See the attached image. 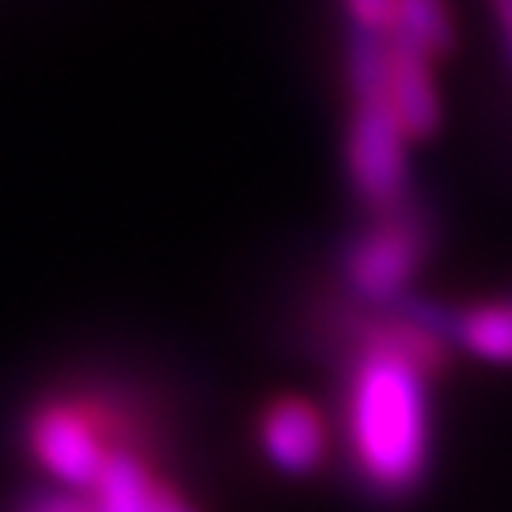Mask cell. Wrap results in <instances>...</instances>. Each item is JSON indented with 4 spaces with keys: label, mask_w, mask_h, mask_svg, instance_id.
I'll return each mask as SVG.
<instances>
[{
    "label": "cell",
    "mask_w": 512,
    "mask_h": 512,
    "mask_svg": "<svg viewBox=\"0 0 512 512\" xmlns=\"http://www.w3.org/2000/svg\"><path fill=\"white\" fill-rule=\"evenodd\" d=\"M456 346L399 300L353 319L342 380L346 456L365 494L403 501L425 486L433 463L429 380Z\"/></svg>",
    "instance_id": "cell-1"
},
{
    "label": "cell",
    "mask_w": 512,
    "mask_h": 512,
    "mask_svg": "<svg viewBox=\"0 0 512 512\" xmlns=\"http://www.w3.org/2000/svg\"><path fill=\"white\" fill-rule=\"evenodd\" d=\"M349 118L346 171L357 198L384 213L410 198V171H406V126L391 103V31L357 27L349 38Z\"/></svg>",
    "instance_id": "cell-2"
},
{
    "label": "cell",
    "mask_w": 512,
    "mask_h": 512,
    "mask_svg": "<svg viewBox=\"0 0 512 512\" xmlns=\"http://www.w3.org/2000/svg\"><path fill=\"white\" fill-rule=\"evenodd\" d=\"M433 251L429 213L410 194L403 205L376 213L365 232L349 239L342 258V281L365 308H391L403 300Z\"/></svg>",
    "instance_id": "cell-3"
},
{
    "label": "cell",
    "mask_w": 512,
    "mask_h": 512,
    "mask_svg": "<svg viewBox=\"0 0 512 512\" xmlns=\"http://www.w3.org/2000/svg\"><path fill=\"white\" fill-rule=\"evenodd\" d=\"M31 452L61 482V486H88L107 467L114 444H107V425L80 403H46L31 421Z\"/></svg>",
    "instance_id": "cell-4"
},
{
    "label": "cell",
    "mask_w": 512,
    "mask_h": 512,
    "mask_svg": "<svg viewBox=\"0 0 512 512\" xmlns=\"http://www.w3.org/2000/svg\"><path fill=\"white\" fill-rule=\"evenodd\" d=\"M262 452L285 475H311L330 448V429L308 399H277L258 421Z\"/></svg>",
    "instance_id": "cell-5"
},
{
    "label": "cell",
    "mask_w": 512,
    "mask_h": 512,
    "mask_svg": "<svg viewBox=\"0 0 512 512\" xmlns=\"http://www.w3.org/2000/svg\"><path fill=\"white\" fill-rule=\"evenodd\" d=\"M92 501L95 512H194L126 444H114L107 467L95 478Z\"/></svg>",
    "instance_id": "cell-6"
},
{
    "label": "cell",
    "mask_w": 512,
    "mask_h": 512,
    "mask_svg": "<svg viewBox=\"0 0 512 512\" xmlns=\"http://www.w3.org/2000/svg\"><path fill=\"white\" fill-rule=\"evenodd\" d=\"M433 54L403 31H391V103L399 110L410 141L433 137L440 126V95L429 69Z\"/></svg>",
    "instance_id": "cell-7"
},
{
    "label": "cell",
    "mask_w": 512,
    "mask_h": 512,
    "mask_svg": "<svg viewBox=\"0 0 512 512\" xmlns=\"http://www.w3.org/2000/svg\"><path fill=\"white\" fill-rule=\"evenodd\" d=\"M452 342H456V349H467L478 361L512 365V296L456 308Z\"/></svg>",
    "instance_id": "cell-8"
},
{
    "label": "cell",
    "mask_w": 512,
    "mask_h": 512,
    "mask_svg": "<svg viewBox=\"0 0 512 512\" xmlns=\"http://www.w3.org/2000/svg\"><path fill=\"white\" fill-rule=\"evenodd\" d=\"M391 31H403L406 38H414L418 46H425L429 54H448L452 38H456L444 0H399Z\"/></svg>",
    "instance_id": "cell-9"
},
{
    "label": "cell",
    "mask_w": 512,
    "mask_h": 512,
    "mask_svg": "<svg viewBox=\"0 0 512 512\" xmlns=\"http://www.w3.org/2000/svg\"><path fill=\"white\" fill-rule=\"evenodd\" d=\"M346 8L357 27L391 31L395 27V12H399V0H346Z\"/></svg>",
    "instance_id": "cell-10"
},
{
    "label": "cell",
    "mask_w": 512,
    "mask_h": 512,
    "mask_svg": "<svg viewBox=\"0 0 512 512\" xmlns=\"http://www.w3.org/2000/svg\"><path fill=\"white\" fill-rule=\"evenodd\" d=\"M19 512H95L92 497H76L69 490H54V494H35L27 497Z\"/></svg>",
    "instance_id": "cell-11"
},
{
    "label": "cell",
    "mask_w": 512,
    "mask_h": 512,
    "mask_svg": "<svg viewBox=\"0 0 512 512\" xmlns=\"http://www.w3.org/2000/svg\"><path fill=\"white\" fill-rule=\"evenodd\" d=\"M490 4H494L497 27L505 31V38H512V0H490Z\"/></svg>",
    "instance_id": "cell-12"
},
{
    "label": "cell",
    "mask_w": 512,
    "mask_h": 512,
    "mask_svg": "<svg viewBox=\"0 0 512 512\" xmlns=\"http://www.w3.org/2000/svg\"><path fill=\"white\" fill-rule=\"evenodd\" d=\"M509 50H512V38H509Z\"/></svg>",
    "instance_id": "cell-13"
}]
</instances>
